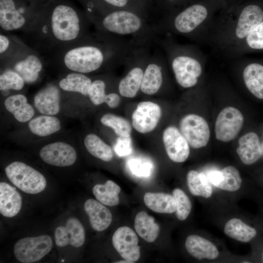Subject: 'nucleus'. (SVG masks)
<instances>
[{
  "instance_id": "nucleus-1",
  "label": "nucleus",
  "mask_w": 263,
  "mask_h": 263,
  "mask_svg": "<svg viewBox=\"0 0 263 263\" xmlns=\"http://www.w3.org/2000/svg\"><path fill=\"white\" fill-rule=\"evenodd\" d=\"M138 47L130 40L98 32L67 50L62 61L73 72L90 73L107 66L125 64Z\"/></svg>"
},
{
  "instance_id": "nucleus-2",
  "label": "nucleus",
  "mask_w": 263,
  "mask_h": 263,
  "mask_svg": "<svg viewBox=\"0 0 263 263\" xmlns=\"http://www.w3.org/2000/svg\"><path fill=\"white\" fill-rule=\"evenodd\" d=\"M263 20V8L252 1H245L226 6L215 16L204 43L228 58L231 52Z\"/></svg>"
},
{
  "instance_id": "nucleus-3",
  "label": "nucleus",
  "mask_w": 263,
  "mask_h": 263,
  "mask_svg": "<svg viewBox=\"0 0 263 263\" xmlns=\"http://www.w3.org/2000/svg\"><path fill=\"white\" fill-rule=\"evenodd\" d=\"M226 5V0H197L163 15L153 23L154 29L160 36L179 35L204 43L214 19Z\"/></svg>"
},
{
  "instance_id": "nucleus-4",
  "label": "nucleus",
  "mask_w": 263,
  "mask_h": 263,
  "mask_svg": "<svg viewBox=\"0 0 263 263\" xmlns=\"http://www.w3.org/2000/svg\"><path fill=\"white\" fill-rule=\"evenodd\" d=\"M87 13L98 32L130 40L138 46L157 45L160 36L150 19L134 11L91 7Z\"/></svg>"
},
{
  "instance_id": "nucleus-5",
  "label": "nucleus",
  "mask_w": 263,
  "mask_h": 263,
  "mask_svg": "<svg viewBox=\"0 0 263 263\" xmlns=\"http://www.w3.org/2000/svg\"><path fill=\"white\" fill-rule=\"evenodd\" d=\"M157 45L163 51L178 84L184 88L195 87L207 61L202 51L197 46L178 43L169 34L160 36Z\"/></svg>"
},
{
  "instance_id": "nucleus-6",
  "label": "nucleus",
  "mask_w": 263,
  "mask_h": 263,
  "mask_svg": "<svg viewBox=\"0 0 263 263\" xmlns=\"http://www.w3.org/2000/svg\"><path fill=\"white\" fill-rule=\"evenodd\" d=\"M47 20L50 35L58 42H72L88 36L86 34L88 21L67 3L56 4L51 10Z\"/></svg>"
},
{
  "instance_id": "nucleus-7",
  "label": "nucleus",
  "mask_w": 263,
  "mask_h": 263,
  "mask_svg": "<svg viewBox=\"0 0 263 263\" xmlns=\"http://www.w3.org/2000/svg\"><path fill=\"white\" fill-rule=\"evenodd\" d=\"M150 49L147 46L138 47L127 60L125 64L128 71L119 81L117 87L121 96L133 98L140 90L144 70L150 55Z\"/></svg>"
},
{
  "instance_id": "nucleus-8",
  "label": "nucleus",
  "mask_w": 263,
  "mask_h": 263,
  "mask_svg": "<svg viewBox=\"0 0 263 263\" xmlns=\"http://www.w3.org/2000/svg\"><path fill=\"white\" fill-rule=\"evenodd\" d=\"M9 180L21 191L28 194H37L46 186L44 176L33 168L21 162H14L5 169Z\"/></svg>"
},
{
  "instance_id": "nucleus-9",
  "label": "nucleus",
  "mask_w": 263,
  "mask_h": 263,
  "mask_svg": "<svg viewBox=\"0 0 263 263\" xmlns=\"http://www.w3.org/2000/svg\"><path fill=\"white\" fill-rule=\"evenodd\" d=\"M167 63L166 56L160 47L150 54L140 87V91L143 94L154 95L162 89L164 82V71Z\"/></svg>"
},
{
  "instance_id": "nucleus-10",
  "label": "nucleus",
  "mask_w": 263,
  "mask_h": 263,
  "mask_svg": "<svg viewBox=\"0 0 263 263\" xmlns=\"http://www.w3.org/2000/svg\"><path fill=\"white\" fill-rule=\"evenodd\" d=\"M52 245V240L47 235L23 238L15 244L14 253L16 259L21 263H34L49 253Z\"/></svg>"
},
{
  "instance_id": "nucleus-11",
  "label": "nucleus",
  "mask_w": 263,
  "mask_h": 263,
  "mask_svg": "<svg viewBox=\"0 0 263 263\" xmlns=\"http://www.w3.org/2000/svg\"><path fill=\"white\" fill-rule=\"evenodd\" d=\"M180 132L193 148L206 146L210 138V130L206 120L196 114H188L180 122Z\"/></svg>"
},
{
  "instance_id": "nucleus-12",
  "label": "nucleus",
  "mask_w": 263,
  "mask_h": 263,
  "mask_svg": "<svg viewBox=\"0 0 263 263\" xmlns=\"http://www.w3.org/2000/svg\"><path fill=\"white\" fill-rule=\"evenodd\" d=\"M244 118L242 113L233 107L223 109L217 117L215 133L217 140L224 142L233 140L242 129Z\"/></svg>"
},
{
  "instance_id": "nucleus-13",
  "label": "nucleus",
  "mask_w": 263,
  "mask_h": 263,
  "mask_svg": "<svg viewBox=\"0 0 263 263\" xmlns=\"http://www.w3.org/2000/svg\"><path fill=\"white\" fill-rule=\"evenodd\" d=\"M161 113V109L157 104L150 101L141 102L132 114V126L140 133L150 132L157 125Z\"/></svg>"
},
{
  "instance_id": "nucleus-14",
  "label": "nucleus",
  "mask_w": 263,
  "mask_h": 263,
  "mask_svg": "<svg viewBox=\"0 0 263 263\" xmlns=\"http://www.w3.org/2000/svg\"><path fill=\"white\" fill-rule=\"evenodd\" d=\"M112 243L124 259L134 263L139 259L140 251L138 237L129 227L123 226L117 229L113 236Z\"/></svg>"
},
{
  "instance_id": "nucleus-15",
  "label": "nucleus",
  "mask_w": 263,
  "mask_h": 263,
  "mask_svg": "<svg viewBox=\"0 0 263 263\" xmlns=\"http://www.w3.org/2000/svg\"><path fill=\"white\" fill-rule=\"evenodd\" d=\"M16 0H0V26L5 31L22 29L29 22L28 16Z\"/></svg>"
},
{
  "instance_id": "nucleus-16",
  "label": "nucleus",
  "mask_w": 263,
  "mask_h": 263,
  "mask_svg": "<svg viewBox=\"0 0 263 263\" xmlns=\"http://www.w3.org/2000/svg\"><path fill=\"white\" fill-rule=\"evenodd\" d=\"M41 158L47 164L57 167L72 165L76 160V152L70 145L62 142L52 143L43 147L39 152Z\"/></svg>"
},
{
  "instance_id": "nucleus-17",
  "label": "nucleus",
  "mask_w": 263,
  "mask_h": 263,
  "mask_svg": "<svg viewBox=\"0 0 263 263\" xmlns=\"http://www.w3.org/2000/svg\"><path fill=\"white\" fill-rule=\"evenodd\" d=\"M164 147L169 159L176 163L185 161L189 156V144L181 132L174 126L165 129L163 134Z\"/></svg>"
},
{
  "instance_id": "nucleus-18",
  "label": "nucleus",
  "mask_w": 263,
  "mask_h": 263,
  "mask_svg": "<svg viewBox=\"0 0 263 263\" xmlns=\"http://www.w3.org/2000/svg\"><path fill=\"white\" fill-rule=\"evenodd\" d=\"M85 239L84 228L81 222L75 218L68 219L65 226H58L55 231L56 244L59 247L70 244L78 247L84 244Z\"/></svg>"
},
{
  "instance_id": "nucleus-19",
  "label": "nucleus",
  "mask_w": 263,
  "mask_h": 263,
  "mask_svg": "<svg viewBox=\"0 0 263 263\" xmlns=\"http://www.w3.org/2000/svg\"><path fill=\"white\" fill-rule=\"evenodd\" d=\"M90 7L114 9H127L137 12L150 19L154 0H89Z\"/></svg>"
},
{
  "instance_id": "nucleus-20",
  "label": "nucleus",
  "mask_w": 263,
  "mask_h": 263,
  "mask_svg": "<svg viewBox=\"0 0 263 263\" xmlns=\"http://www.w3.org/2000/svg\"><path fill=\"white\" fill-rule=\"evenodd\" d=\"M60 93L58 88L53 84H48L40 90L34 96V104L42 114L54 115L59 111Z\"/></svg>"
},
{
  "instance_id": "nucleus-21",
  "label": "nucleus",
  "mask_w": 263,
  "mask_h": 263,
  "mask_svg": "<svg viewBox=\"0 0 263 263\" xmlns=\"http://www.w3.org/2000/svg\"><path fill=\"white\" fill-rule=\"evenodd\" d=\"M13 70L17 72L25 83H33L38 78L43 67L42 61L37 55L33 53H26L16 57Z\"/></svg>"
},
{
  "instance_id": "nucleus-22",
  "label": "nucleus",
  "mask_w": 263,
  "mask_h": 263,
  "mask_svg": "<svg viewBox=\"0 0 263 263\" xmlns=\"http://www.w3.org/2000/svg\"><path fill=\"white\" fill-rule=\"evenodd\" d=\"M207 178L216 188L231 192L239 190L242 183L239 170L232 166L225 167L221 170H211Z\"/></svg>"
},
{
  "instance_id": "nucleus-23",
  "label": "nucleus",
  "mask_w": 263,
  "mask_h": 263,
  "mask_svg": "<svg viewBox=\"0 0 263 263\" xmlns=\"http://www.w3.org/2000/svg\"><path fill=\"white\" fill-rule=\"evenodd\" d=\"M242 76L247 89L257 98L263 99V64L255 61L244 63Z\"/></svg>"
},
{
  "instance_id": "nucleus-24",
  "label": "nucleus",
  "mask_w": 263,
  "mask_h": 263,
  "mask_svg": "<svg viewBox=\"0 0 263 263\" xmlns=\"http://www.w3.org/2000/svg\"><path fill=\"white\" fill-rule=\"evenodd\" d=\"M92 227L97 231L106 229L112 221V214L104 204L93 199H89L84 205Z\"/></svg>"
},
{
  "instance_id": "nucleus-25",
  "label": "nucleus",
  "mask_w": 263,
  "mask_h": 263,
  "mask_svg": "<svg viewBox=\"0 0 263 263\" xmlns=\"http://www.w3.org/2000/svg\"><path fill=\"white\" fill-rule=\"evenodd\" d=\"M238 144L236 151L244 164H253L261 157L262 149L256 133L249 132L244 135L239 139Z\"/></svg>"
},
{
  "instance_id": "nucleus-26",
  "label": "nucleus",
  "mask_w": 263,
  "mask_h": 263,
  "mask_svg": "<svg viewBox=\"0 0 263 263\" xmlns=\"http://www.w3.org/2000/svg\"><path fill=\"white\" fill-rule=\"evenodd\" d=\"M185 247L190 255L199 260H212L219 255L218 250L213 243L196 235H190L187 238Z\"/></svg>"
},
{
  "instance_id": "nucleus-27",
  "label": "nucleus",
  "mask_w": 263,
  "mask_h": 263,
  "mask_svg": "<svg viewBox=\"0 0 263 263\" xmlns=\"http://www.w3.org/2000/svg\"><path fill=\"white\" fill-rule=\"evenodd\" d=\"M22 206L20 194L8 184L0 183V213L6 217H13L19 212Z\"/></svg>"
},
{
  "instance_id": "nucleus-28",
  "label": "nucleus",
  "mask_w": 263,
  "mask_h": 263,
  "mask_svg": "<svg viewBox=\"0 0 263 263\" xmlns=\"http://www.w3.org/2000/svg\"><path fill=\"white\" fill-rule=\"evenodd\" d=\"M4 106L6 109L20 122L31 120L35 113L33 107L27 103L26 96L21 94L8 97L4 101Z\"/></svg>"
},
{
  "instance_id": "nucleus-29",
  "label": "nucleus",
  "mask_w": 263,
  "mask_h": 263,
  "mask_svg": "<svg viewBox=\"0 0 263 263\" xmlns=\"http://www.w3.org/2000/svg\"><path fill=\"white\" fill-rule=\"evenodd\" d=\"M261 50H263V20L231 52L228 58H237L250 52Z\"/></svg>"
},
{
  "instance_id": "nucleus-30",
  "label": "nucleus",
  "mask_w": 263,
  "mask_h": 263,
  "mask_svg": "<svg viewBox=\"0 0 263 263\" xmlns=\"http://www.w3.org/2000/svg\"><path fill=\"white\" fill-rule=\"evenodd\" d=\"M146 206L157 213H172L176 211V203L173 195L165 193L146 192L144 196Z\"/></svg>"
},
{
  "instance_id": "nucleus-31",
  "label": "nucleus",
  "mask_w": 263,
  "mask_h": 263,
  "mask_svg": "<svg viewBox=\"0 0 263 263\" xmlns=\"http://www.w3.org/2000/svg\"><path fill=\"white\" fill-rule=\"evenodd\" d=\"M134 224L137 233L146 242L152 243L157 238L159 226L155 223L154 218L145 211H142L136 214Z\"/></svg>"
},
{
  "instance_id": "nucleus-32",
  "label": "nucleus",
  "mask_w": 263,
  "mask_h": 263,
  "mask_svg": "<svg viewBox=\"0 0 263 263\" xmlns=\"http://www.w3.org/2000/svg\"><path fill=\"white\" fill-rule=\"evenodd\" d=\"M224 232L227 236L235 240L247 243L257 234L256 229L238 218H232L225 225Z\"/></svg>"
},
{
  "instance_id": "nucleus-33",
  "label": "nucleus",
  "mask_w": 263,
  "mask_h": 263,
  "mask_svg": "<svg viewBox=\"0 0 263 263\" xmlns=\"http://www.w3.org/2000/svg\"><path fill=\"white\" fill-rule=\"evenodd\" d=\"M92 82L91 79L84 74L74 72L61 79L58 84L60 88L64 91L88 95Z\"/></svg>"
},
{
  "instance_id": "nucleus-34",
  "label": "nucleus",
  "mask_w": 263,
  "mask_h": 263,
  "mask_svg": "<svg viewBox=\"0 0 263 263\" xmlns=\"http://www.w3.org/2000/svg\"><path fill=\"white\" fill-rule=\"evenodd\" d=\"M120 191V187L110 180L104 185H95L93 188V193L96 199L102 204L111 207L119 204Z\"/></svg>"
},
{
  "instance_id": "nucleus-35",
  "label": "nucleus",
  "mask_w": 263,
  "mask_h": 263,
  "mask_svg": "<svg viewBox=\"0 0 263 263\" xmlns=\"http://www.w3.org/2000/svg\"><path fill=\"white\" fill-rule=\"evenodd\" d=\"M28 126L32 133L42 137L54 133L61 128L57 118L47 115L39 116L30 120Z\"/></svg>"
},
{
  "instance_id": "nucleus-36",
  "label": "nucleus",
  "mask_w": 263,
  "mask_h": 263,
  "mask_svg": "<svg viewBox=\"0 0 263 263\" xmlns=\"http://www.w3.org/2000/svg\"><path fill=\"white\" fill-rule=\"evenodd\" d=\"M187 181L189 191L192 195L205 198L211 197L212 188L207 177L204 173L190 170L187 174Z\"/></svg>"
},
{
  "instance_id": "nucleus-37",
  "label": "nucleus",
  "mask_w": 263,
  "mask_h": 263,
  "mask_svg": "<svg viewBox=\"0 0 263 263\" xmlns=\"http://www.w3.org/2000/svg\"><path fill=\"white\" fill-rule=\"evenodd\" d=\"M84 143L88 151L94 157L105 162L112 160V148L96 135L88 134L84 138Z\"/></svg>"
},
{
  "instance_id": "nucleus-38",
  "label": "nucleus",
  "mask_w": 263,
  "mask_h": 263,
  "mask_svg": "<svg viewBox=\"0 0 263 263\" xmlns=\"http://www.w3.org/2000/svg\"><path fill=\"white\" fill-rule=\"evenodd\" d=\"M104 126L113 129L116 135L119 137H130L132 133V126L124 118L112 113H106L100 119Z\"/></svg>"
},
{
  "instance_id": "nucleus-39",
  "label": "nucleus",
  "mask_w": 263,
  "mask_h": 263,
  "mask_svg": "<svg viewBox=\"0 0 263 263\" xmlns=\"http://www.w3.org/2000/svg\"><path fill=\"white\" fill-rule=\"evenodd\" d=\"M25 83L23 78L12 69H6L0 75V90L2 91L20 90L23 88Z\"/></svg>"
},
{
  "instance_id": "nucleus-40",
  "label": "nucleus",
  "mask_w": 263,
  "mask_h": 263,
  "mask_svg": "<svg viewBox=\"0 0 263 263\" xmlns=\"http://www.w3.org/2000/svg\"><path fill=\"white\" fill-rule=\"evenodd\" d=\"M172 193L176 203V216L179 220L184 221L190 213V200L184 191L179 188L174 189Z\"/></svg>"
},
{
  "instance_id": "nucleus-41",
  "label": "nucleus",
  "mask_w": 263,
  "mask_h": 263,
  "mask_svg": "<svg viewBox=\"0 0 263 263\" xmlns=\"http://www.w3.org/2000/svg\"><path fill=\"white\" fill-rule=\"evenodd\" d=\"M106 85L102 79L92 81L88 91V96L94 105L105 103L107 94L106 93Z\"/></svg>"
},
{
  "instance_id": "nucleus-42",
  "label": "nucleus",
  "mask_w": 263,
  "mask_h": 263,
  "mask_svg": "<svg viewBox=\"0 0 263 263\" xmlns=\"http://www.w3.org/2000/svg\"><path fill=\"white\" fill-rule=\"evenodd\" d=\"M128 166L134 175L140 177L150 176L152 168V165L149 161L141 158L131 159L128 162Z\"/></svg>"
},
{
  "instance_id": "nucleus-43",
  "label": "nucleus",
  "mask_w": 263,
  "mask_h": 263,
  "mask_svg": "<svg viewBox=\"0 0 263 263\" xmlns=\"http://www.w3.org/2000/svg\"><path fill=\"white\" fill-rule=\"evenodd\" d=\"M159 10L165 15L170 14L197 0H154Z\"/></svg>"
},
{
  "instance_id": "nucleus-44",
  "label": "nucleus",
  "mask_w": 263,
  "mask_h": 263,
  "mask_svg": "<svg viewBox=\"0 0 263 263\" xmlns=\"http://www.w3.org/2000/svg\"><path fill=\"white\" fill-rule=\"evenodd\" d=\"M116 154L120 157L130 154L132 151V141L130 137H119L114 146Z\"/></svg>"
},
{
  "instance_id": "nucleus-45",
  "label": "nucleus",
  "mask_w": 263,
  "mask_h": 263,
  "mask_svg": "<svg viewBox=\"0 0 263 263\" xmlns=\"http://www.w3.org/2000/svg\"><path fill=\"white\" fill-rule=\"evenodd\" d=\"M12 40L5 35H0V54L1 58L5 56L12 47Z\"/></svg>"
},
{
  "instance_id": "nucleus-46",
  "label": "nucleus",
  "mask_w": 263,
  "mask_h": 263,
  "mask_svg": "<svg viewBox=\"0 0 263 263\" xmlns=\"http://www.w3.org/2000/svg\"><path fill=\"white\" fill-rule=\"evenodd\" d=\"M120 96L115 93H111L107 94L105 103L111 108H115L120 102Z\"/></svg>"
},
{
  "instance_id": "nucleus-47",
  "label": "nucleus",
  "mask_w": 263,
  "mask_h": 263,
  "mask_svg": "<svg viewBox=\"0 0 263 263\" xmlns=\"http://www.w3.org/2000/svg\"><path fill=\"white\" fill-rule=\"evenodd\" d=\"M244 0H226L227 6L235 5L242 2Z\"/></svg>"
},
{
  "instance_id": "nucleus-48",
  "label": "nucleus",
  "mask_w": 263,
  "mask_h": 263,
  "mask_svg": "<svg viewBox=\"0 0 263 263\" xmlns=\"http://www.w3.org/2000/svg\"><path fill=\"white\" fill-rule=\"evenodd\" d=\"M116 263H132V262H131V261H128V260H123V261H118V262H115Z\"/></svg>"
},
{
  "instance_id": "nucleus-49",
  "label": "nucleus",
  "mask_w": 263,
  "mask_h": 263,
  "mask_svg": "<svg viewBox=\"0 0 263 263\" xmlns=\"http://www.w3.org/2000/svg\"><path fill=\"white\" fill-rule=\"evenodd\" d=\"M262 260H263V255H262Z\"/></svg>"
}]
</instances>
